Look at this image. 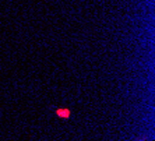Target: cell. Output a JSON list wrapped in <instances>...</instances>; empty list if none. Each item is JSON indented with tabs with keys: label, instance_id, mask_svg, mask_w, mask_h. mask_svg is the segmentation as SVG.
I'll list each match as a JSON object with an SVG mask.
<instances>
[{
	"label": "cell",
	"instance_id": "6da1fadb",
	"mask_svg": "<svg viewBox=\"0 0 155 141\" xmlns=\"http://www.w3.org/2000/svg\"><path fill=\"white\" fill-rule=\"evenodd\" d=\"M58 115L60 116V117H69L70 112L67 109H60V110H58Z\"/></svg>",
	"mask_w": 155,
	"mask_h": 141
}]
</instances>
